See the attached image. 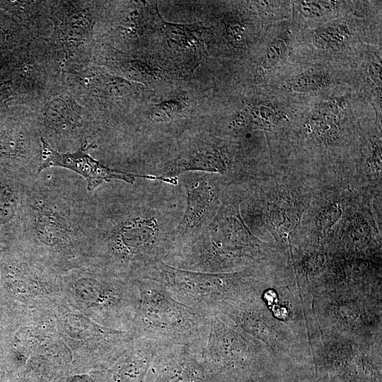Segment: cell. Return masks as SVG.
Here are the masks:
<instances>
[{"mask_svg": "<svg viewBox=\"0 0 382 382\" xmlns=\"http://www.w3.org/2000/svg\"><path fill=\"white\" fill-rule=\"evenodd\" d=\"M243 189L242 185L228 187L212 221L196 237L169 251L163 262L209 273L238 272L267 263L277 250L245 224L240 211Z\"/></svg>", "mask_w": 382, "mask_h": 382, "instance_id": "obj_1", "label": "cell"}, {"mask_svg": "<svg viewBox=\"0 0 382 382\" xmlns=\"http://www.w3.org/2000/svg\"><path fill=\"white\" fill-rule=\"evenodd\" d=\"M272 168L271 173L243 187L240 211L248 228L261 241L276 247L290 245L311 204L317 180Z\"/></svg>", "mask_w": 382, "mask_h": 382, "instance_id": "obj_2", "label": "cell"}, {"mask_svg": "<svg viewBox=\"0 0 382 382\" xmlns=\"http://www.w3.org/2000/svg\"><path fill=\"white\" fill-rule=\"evenodd\" d=\"M181 217L170 201L152 195L134 214L120 221L101 247L99 268L137 279L169 252L173 230Z\"/></svg>", "mask_w": 382, "mask_h": 382, "instance_id": "obj_3", "label": "cell"}, {"mask_svg": "<svg viewBox=\"0 0 382 382\" xmlns=\"http://www.w3.org/2000/svg\"><path fill=\"white\" fill-rule=\"evenodd\" d=\"M134 280L139 301L129 330L133 338L149 340L156 347L185 345L202 352L212 314L179 301L157 282Z\"/></svg>", "mask_w": 382, "mask_h": 382, "instance_id": "obj_4", "label": "cell"}, {"mask_svg": "<svg viewBox=\"0 0 382 382\" xmlns=\"http://www.w3.org/2000/svg\"><path fill=\"white\" fill-rule=\"evenodd\" d=\"M66 303L96 323L129 332L139 301L135 280L96 271L59 278Z\"/></svg>", "mask_w": 382, "mask_h": 382, "instance_id": "obj_5", "label": "cell"}, {"mask_svg": "<svg viewBox=\"0 0 382 382\" xmlns=\"http://www.w3.org/2000/svg\"><path fill=\"white\" fill-rule=\"evenodd\" d=\"M262 266L226 273L185 270L162 260L145 269L138 279H147L163 284L179 301L203 310L222 301L246 299L254 292L263 274Z\"/></svg>", "mask_w": 382, "mask_h": 382, "instance_id": "obj_6", "label": "cell"}, {"mask_svg": "<svg viewBox=\"0 0 382 382\" xmlns=\"http://www.w3.org/2000/svg\"><path fill=\"white\" fill-rule=\"evenodd\" d=\"M270 165L242 156L236 146L212 137L195 138L180 154L148 175L171 179L186 172L202 171L219 177L228 186L243 185L267 173Z\"/></svg>", "mask_w": 382, "mask_h": 382, "instance_id": "obj_7", "label": "cell"}, {"mask_svg": "<svg viewBox=\"0 0 382 382\" xmlns=\"http://www.w3.org/2000/svg\"><path fill=\"white\" fill-rule=\"evenodd\" d=\"M95 2L48 1L49 45L60 71L89 64L96 23Z\"/></svg>", "mask_w": 382, "mask_h": 382, "instance_id": "obj_8", "label": "cell"}, {"mask_svg": "<svg viewBox=\"0 0 382 382\" xmlns=\"http://www.w3.org/2000/svg\"><path fill=\"white\" fill-rule=\"evenodd\" d=\"M57 330L71 349L74 364L110 366L134 340L129 332L93 322L66 301L53 309Z\"/></svg>", "mask_w": 382, "mask_h": 382, "instance_id": "obj_9", "label": "cell"}, {"mask_svg": "<svg viewBox=\"0 0 382 382\" xmlns=\"http://www.w3.org/2000/svg\"><path fill=\"white\" fill-rule=\"evenodd\" d=\"M202 357L211 382H242L257 367V347L253 342L212 314L207 340Z\"/></svg>", "mask_w": 382, "mask_h": 382, "instance_id": "obj_10", "label": "cell"}, {"mask_svg": "<svg viewBox=\"0 0 382 382\" xmlns=\"http://www.w3.org/2000/svg\"><path fill=\"white\" fill-rule=\"evenodd\" d=\"M356 192L352 182H318L291 244L325 243L342 219Z\"/></svg>", "mask_w": 382, "mask_h": 382, "instance_id": "obj_11", "label": "cell"}, {"mask_svg": "<svg viewBox=\"0 0 382 382\" xmlns=\"http://www.w3.org/2000/svg\"><path fill=\"white\" fill-rule=\"evenodd\" d=\"M228 187L219 177L207 173L187 187L185 211L171 233L169 251L192 240L206 227L216 214Z\"/></svg>", "mask_w": 382, "mask_h": 382, "instance_id": "obj_12", "label": "cell"}, {"mask_svg": "<svg viewBox=\"0 0 382 382\" xmlns=\"http://www.w3.org/2000/svg\"><path fill=\"white\" fill-rule=\"evenodd\" d=\"M146 382H211L202 353L185 345L156 347Z\"/></svg>", "mask_w": 382, "mask_h": 382, "instance_id": "obj_13", "label": "cell"}, {"mask_svg": "<svg viewBox=\"0 0 382 382\" xmlns=\"http://www.w3.org/2000/svg\"><path fill=\"white\" fill-rule=\"evenodd\" d=\"M40 170L53 166L71 169L86 179L88 190H93L103 182L111 179L121 180L131 184L134 183L135 178L169 182L168 179L152 175H138L108 168L87 154L82 147L75 152H57L42 137H40Z\"/></svg>", "mask_w": 382, "mask_h": 382, "instance_id": "obj_14", "label": "cell"}, {"mask_svg": "<svg viewBox=\"0 0 382 382\" xmlns=\"http://www.w3.org/2000/svg\"><path fill=\"white\" fill-rule=\"evenodd\" d=\"M156 345L143 339H134L129 347L105 370V382H146Z\"/></svg>", "mask_w": 382, "mask_h": 382, "instance_id": "obj_15", "label": "cell"}, {"mask_svg": "<svg viewBox=\"0 0 382 382\" xmlns=\"http://www.w3.org/2000/svg\"><path fill=\"white\" fill-rule=\"evenodd\" d=\"M351 37V30L345 23H335L316 30L312 35L313 45L328 50L343 47Z\"/></svg>", "mask_w": 382, "mask_h": 382, "instance_id": "obj_16", "label": "cell"}, {"mask_svg": "<svg viewBox=\"0 0 382 382\" xmlns=\"http://www.w3.org/2000/svg\"><path fill=\"white\" fill-rule=\"evenodd\" d=\"M248 130L272 131L283 124L284 115L271 105L255 104L250 107L245 117Z\"/></svg>", "mask_w": 382, "mask_h": 382, "instance_id": "obj_17", "label": "cell"}, {"mask_svg": "<svg viewBox=\"0 0 382 382\" xmlns=\"http://www.w3.org/2000/svg\"><path fill=\"white\" fill-rule=\"evenodd\" d=\"M330 80L324 71L309 69L288 81L286 88L296 93H309L318 91L326 87Z\"/></svg>", "mask_w": 382, "mask_h": 382, "instance_id": "obj_18", "label": "cell"}, {"mask_svg": "<svg viewBox=\"0 0 382 382\" xmlns=\"http://www.w3.org/2000/svg\"><path fill=\"white\" fill-rule=\"evenodd\" d=\"M59 221L51 216H41L37 221V234L45 245L55 248L64 241V231H62Z\"/></svg>", "mask_w": 382, "mask_h": 382, "instance_id": "obj_19", "label": "cell"}, {"mask_svg": "<svg viewBox=\"0 0 382 382\" xmlns=\"http://www.w3.org/2000/svg\"><path fill=\"white\" fill-rule=\"evenodd\" d=\"M296 8L306 18H318L332 13L339 5L336 1H296Z\"/></svg>", "mask_w": 382, "mask_h": 382, "instance_id": "obj_20", "label": "cell"}, {"mask_svg": "<svg viewBox=\"0 0 382 382\" xmlns=\"http://www.w3.org/2000/svg\"><path fill=\"white\" fill-rule=\"evenodd\" d=\"M288 54V46L282 38L271 41L261 57L260 65L264 69H272L283 61Z\"/></svg>", "mask_w": 382, "mask_h": 382, "instance_id": "obj_21", "label": "cell"}, {"mask_svg": "<svg viewBox=\"0 0 382 382\" xmlns=\"http://www.w3.org/2000/svg\"><path fill=\"white\" fill-rule=\"evenodd\" d=\"M16 201L8 189L0 185V223L11 219L16 210Z\"/></svg>", "mask_w": 382, "mask_h": 382, "instance_id": "obj_22", "label": "cell"}, {"mask_svg": "<svg viewBox=\"0 0 382 382\" xmlns=\"http://www.w3.org/2000/svg\"><path fill=\"white\" fill-rule=\"evenodd\" d=\"M368 74L376 85L380 89L381 88V64L380 62H371L368 66Z\"/></svg>", "mask_w": 382, "mask_h": 382, "instance_id": "obj_23", "label": "cell"}]
</instances>
